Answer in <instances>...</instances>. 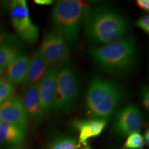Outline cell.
<instances>
[{
  "instance_id": "cell-1",
  "label": "cell",
  "mask_w": 149,
  "mask_h": 149,
  "mask_svg": "<svg viewBox=\"0 0 149 149\" xmlns=\"http://www.w3.org/2000/svg\"><path fill=\"white\" fill-rule=\"evenodd\" d=\"M83 26L86 39L94 46L104 45L128 36V19L117 9L108 6L90 7Z\"/></svg>"
},
{
  "instance_id": "cell-2",
  "label": "cell",
  "mask_w": 149,
  "mask_h": 149,
  "mask_svg": "<svg viewBox=\"0 0 149 149\" xmlns=\"http://www.w3.org/2000/svg\"><path fill=\"white\" fill-rule=\"evenodd\" d=\"M93 61L103 71L117 77H124L135 68L138 60V46L133 37L127 36L110 44L93 46Z\"/></svg>"
},
{
  "instance_id": "cell-3",
  "label": "cell",
  "mask_w": 149,
  "mask_h": 149,
  "mask_svg": "<svg viewBox=\"0 0 149 149\" xmlns=\"http://www.w3.org/2000/svg\"><path fill=\"white\" fill-rule=\"evenodd\" d=\"M124 89L115 81L100 77L92 78L85 97L86 109L92 118L109 120L124 97Z\"/></svg>"
},
{
  "instance_id": "cell-4",
  "label": "cell",
  "mask_w": 149,
  "mask_h": 149,
  "mask_svg": "<svg viewBox=\"0 0 149 149\" xmlns=\"http://www.w3.org/2000/svg\"><path fill=\"white\" fill-rule=\"evenodd\" d=\"M90 7L88 3L80 0H59L54 5L52 23L70 50L74 49L79 44L84 18Z\"/></svg>"
},
{
  "instance_id": "cell-5",
  "label": "cell",
  "mask_w": 149,
  "mask_h": 149,
  "mask_svg": "<svg viewBox=\"0 0 149 149\" xmlns=\"http://www.w3.org/2000/svg\"><path fill=\"white\" fill-rule=\"evenodd\" d=\"M80 90L79 76L69 63L59 67L57 73L53 111L66 113L70 111L79 97Z\"/></svg>"
},
{
  "instance_id": "cell-6",
  "label": "cell",
  "mask_w": 149,
  "mask_h": 149,
  "mask_svg": "<svg viewBox=\"0 0 149 149\" xmlns=\"http://www.w3.org/2000/svg\"><path fill=\"white\" fill-rule=\"evenodd\" d=\"M8 8L13 26L18 36L29 44L36 42L40 36V29L30 17L26 1L13 0L9 1Z\"/></svg>"
},
{
  "instance_id": "cell-7",
  "label": "cell",
  "mask_w": 149,
  "mask_h": 149,
  "mask_svg": "<svg viewBox=\"0 0 149 149\" xmlns=\"http://www.w3.org/2000/svg\"><path fill=\"white\" fill-rule=\"evenodd\" d=\"M38 50L49 67L59 68L68 63L70 49L64 39L57 31L45 34Z\"/></svg>"
},
{
  "instance_id": "cell-8",
  "label": "cell",
  "mask_w": 149,
  "mask_h": 149,
  "mask_svg": "<svg viewBox=\"0 0 149 149\" xmlns=\"http://www.w3.org/2000/svg\"><path fill=\"white\" fill-rule=\"evenodd\" d=\"M144 124V117L138 107L128 104L115 115L113 131L119 137H125L134 132H139Z\"/></svg>"
},
{
  "instance_id": "cell-9",
  "label": "cell",
  "mask_w": 149,
  "mask_h": 149,
  "mask_svg": "<svg viewBox=\"0 0 149 149\" xmlns=\"http://www.w3.org/2000/svg\"><path fill=\"white\" fill-rule=\"evenodd\" d=\"M59 68L49 67L44 76L39 82V97L41 120H45L53 111L55 82Z\"/></svg>"
},
{
  "instance_id": "cell-10",
  "label": "cell",
  "mask_w": 149,
  "mask_h": 149,
  "mask_svg": "<svg viewBox=\"0 0 149 149\" xmlns=\"http://www.w3.org/2000/svg\"><path fill=\"white\" fill-rule=\"evenodd\" d=\"M0 120L27 129L29 120L20 97L13 96L0 104Z\"/></svg>"
},
{
  "instance_id": "cell-11",
  "label": "cell",
  "mask_w": 149,
  "mask_h": 149,
  "mask_svg": "<svg viewBox=\"0 0 149 149\" xmlns=\"http://www.w3.org/2000/svg\"><path fill=\"white\" fill-rule=\"evenodd\" d=\"M22 55L23 47L16 37L0 33V69L5 70L11 62Z\"/></svg>"
},
{
  "instance_id": "cell-12",
  "label": "cell",
  "mask_w": 149,
  "mask_h": 149,
  "mask_svg": "<svg viewBox=\"0 0 149 149\" xmlns=\"http://www.w3.org/2000/svg\"><path fill=\"white\" fill-rule=\"evenodd\" d=\"M107 122L106 120L97 118L74 120L72 125L79 133L78 144L79 146H86L88 139L100 135L107 126Z\"/></svg>"
},
{
  "instance_id": "cell-13",
  "label": "cell",
  "mask_w": 149,
  "mask_h": 149,
  "mask_svg": "<svg viewBox=\"0 0 149 149\" xmlns=\"http://www.w3.org/2000/svg\"><path fill=\"white\" fill-rule=\"evenodd\" d=\"M21 99L28 120H30L35 124L42 122L39 97V83L27 86Z\"/></svg>"
},
{
  "instance_id": "cell-14",
  "label": "cell",
  "mask_w": 149,
  "mask_h": 149,
  "mask_svg": "<svg viewBox=\"0 0 149 149\" xmlns=\"http://www.w3.org/2000/svg\"><path fill=\"white\" fill-rule=\"evenodd\" d=\"M26 128L0 120V145L15 146L22 145L26 138Z\"/></svg>"
},
{
  "instance_id": "cell-15",
  "label": "cell",
  "mask_w": 149,
  "mask_h": 149,
  "mask_svg": "<svg viewBox=\"0 0 149 149\" xmlns=\"http://www.w3.org/2000/svg\"><path fill=\"white\" fill-rule=\"evenodd\" d=\"M31 61V57L22 55L6 68V79L13 84H22L25 81Z\"/></svg>"
},
{
  "instance_id": "cell-16",
  "label": "cell",
  "mask_w": 149,
  "mask_h": 149,
  "mask_svg": "<svg viewBox=\"0 0 149 149\" xmlns=\"http://www.w3.org/2000/svg\"><path fill=\"white\" fill-rule=\"evenodd\" d=\"M49 66L43 59L38 49L33 52L31 57L29 70L24 84L26 86L38 84L47 71Z\"/></svg>"
},
{
  "instance_id": "cell-17",
  "label": "cell",
  "mask_w": 149,
  "mask_h": 149,
  "mask_svg": "<svg viewBox=\"0 0 149 149\" xmlns=\"http://www.w3.org/2000/svg\"><path fill=\"white\" fill-rule=\"evenodd\" d=\"M79 147L78 139L65 134L54 136L48 145V149H78Z\"/></svg>"
},
{
  "instance_id": "cell-18",
  "label": "cell",
  "mask_w": 149,
  "mask_h": 149,
  "mask_svg": "<svg viewBox=\"0 0 149 149\" xmlns=\"http://www.w3.org/2000/svg\"><path fill=\"white\" fill-rule=\"evenodd\" d=\"M144 146L143 136L139 132H134L127 136L124 143V149H141Z\"/></svg>"
},
{
  "instance_id": "cell-19",
  "label": "cell",
  "mask_w": 149,
  "mask_h": 149,
  "mask_svg": "<svg viewBox=\"0 0 149 149\" xmlns=\"http://www.w3.org/2000/svg\"><path fill=\"white\" fill-rule=\"evenodd\" d=\"M15 88L14 84L6 79L0 77V104L13 96Z\"/></svg>"
},
{
  "instance_id": "cell-20",
  "label": "cell",
  "mask_w": 149,
  "mask_h": 149,
  "mask_svg": "<svg viewBox=\"0 0 149 149\" xmlns=\"http://www.w3.org/2000/svg\"><path fill=\"white\" fill-rule=\"evenodd\" d=\"M135 26L139 29L142 30L145 33H149V15L146 14L140 17L135 22Z\"/></svg>"
},
{
  "instance_id": "cell-21",
  "label": "cell",
  "mask_w": 149,
  "mask_h": 149,
  "mask_svg": "<svg viewBox=\"0 0 149 149\" xmlns=\"http://www.w3.org/2000/svg\"><path fill=\"white\" fill-rule=\"evenodd\" d=\"M141 102L146 111L149 110V89L148 86H145L141 93Z\"/></svg>"
},
{
  "instance_id": "cell-22",
  "label": "cell",
  "mask_w": 149,
  "mask_h": 149,
  "mask_svg": "<svg viewBox=\"0 0 149 149\" xmlns=\"http://www.w3.org/2000/svg\"><path fill=\"white\" fill-rule=\"evenodd\" d=\"M136 3L141 10L148 12L149 10V1L148 0H137Z\"/></svg>"
},
{
  "instance_id": "cell-23",
  "label": "cell",
  "mask_w": 149,
  "mask_h": 149,
  "mask_svg": "<svg viewBox=\"0 0 149 149\" xmlns=\"http://www.w3.org/2000/svg\"><path fill=\"white\" fill-rule=\"evenodd\" d=\"M34 3L40 6H49L53 4V1L52 0H35Z\"/></svg>"
},
{
  "instance_id": "cell-24",
  "label": "cell",
  "mask_w": 149,
  "mask_h": 149,
  "mask_svg": "<svg viewBox=\"0 0 149 149\" xmlns=\"http://www.w3.org/2000/svg\"><path fill=\"white\" fill-rule=\"evenodd\" d=\"M143 138H144V144L146 145L147 146H148L149 145V130L147 129L145 132L144 136H143Z\"/></svg>"
},
{
  "instance_id": "cell-25",
  "label": "cell",
  "mask_w": 149,
  "mask_h": 149,
  "mask_svg": "<svg viewBox=\"0 0 149 149\" xmlns=\"http://www.w3.org/2000/svg\"><path fill=\"white\" fill-rule=\"evenodd\" d=\"M6 149H25L23 145H19V146H11L9 147L8 148H6Z\"/></svg>"
},
{
  "instance_id": "cell-26",
  "label": "cell",
  "mask_w": 149,
  "mask_h": 149,
  "mask_svg": "<svg viewBox=\"0 0 149 149\" xmlns=\"http://www.w3.org/2000/svg\"><path fill=\"white\" fill-rule=\"evenodd\" d=\"M81 149H93V148L89 146H88V145H86V146H84L83 148H81Z\"/></svg>"
},
{
  "instance_id": "cell-27",
  "label": "cell",
  "mask_w": 149,
  "mask_h": 149,
  "mask_svg": "<svg viewBox=\"0 0 149 149\" xmlns=\"http://www.w3.org/2000/svg\"><path fill=\"white\" fill-rule=\"evenodd\" d=\"M4 70H2V69H0V77H1V76L2 75V74L4 73Z\"/></svg>"
}]
</instances>
